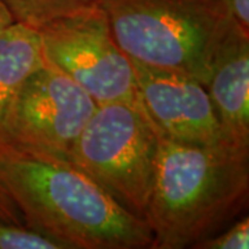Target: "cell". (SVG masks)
<instances>
[{
	"mask_svg": "<svg viewBox=\"0 0 249 249\" xmlns=\"http://www.w3.org/2000/svg\"><path fill=\"white\" fill-rule=\"evenodd\" d=\"M160 133L142 104L97 106L72 147L70 165L144 219L155 180Z\"/></svg>",
	"mask_w": 249,
	"mask_h": 249,
	"instance_id": "obj_4",
	"label": "cell"
},
{
	"mask_svg": "<svg viewBox=\"0 0 249 249\" xmlns=\"http://www.w3.org/2000/svg\"><path fill=\"white\" fill-rule=\"evenodd\" d=\"M0 186L27 227L67 249L152 248L147 222L72 165L7 158L0 160Z\"/></svg>",
	"mask_w": 249,
	"mask_h": 249,
	"instance_id": "obj_2",
	"label": "cell"
},
{
	"mask_svg": "<svg viewBox=\"0 0 249 249\" xmlns=\"http://www.w3.org/2000/svg\"><path fill=\"white\" fill-rule=\"evenodd\" d=\"M0 249H65V245L27 226L0 222Z\"/></svg>",
	"mask_w": 249,
	"mask_h": 249,
	"instance_id": "obj_11",
	"label": "cell"
},
{
	"mask_svg": "<svg viewBox=\"0 0 249 249\" xmlns=\"http://www.w3.org/2000/svg\"><path fill=\"white\" fill-rule=\"evenodd\" d=\"M229 16L244 29L249 31V0H222Z\"/></svg>",
	"mask_w": 249,
	"mask_h": 249,
	"instance_id": "obj_13",
	"label": "cell"
},
{
	"mask_svg": "<svg viewBox=\"0 0 249 249\" xmlns=\"http://www.w3.org/2000/svg\"><path fill=\"white\" fill-rule=\"evenodd\" d=\"M14 24V19L9 13V10L6 9V6L0 1V35L7 29V28Z\"/></svg>",
	"mask_w": 249,
	"mask_h": 249,
	"instance_id": "obj_15",
	"label": "cell"
},
{
	"mask_svg": "<svg viewBox=\"0 0 249 249\" xmlns=\"http://www.w3.org/2000/svg\"><path fill=\"white\" fill-rule=\"evenodd\" d=\"M132 62L140 104L160 136L181 144L223 142L222 127L205 85L186 73Z\"/></svg>",
	"mask_w": 249,
	"mask_h": 249,
	"instance_id": "obj_7",
	"label": "cell"
},
{
	"mask_svg": "<svg viewBox=\"0 0 249 249\" xmlns=\"http://www.w3.org/2000/svg\"><path fill=\"white\" fill-rule=\"evenodd\" d=\"M43 61L85 90L97 106L140 104L132 60L118 46L96 3L37 29Z\"/></svg>",
	"mask_w": 249,
	"mask_h": 249,
	"instance_id": "obj_5",
	"label": "cell"
},
{
	"mask_svg": "<svg viewBox=\"0 0 249 249\" xmlns=\"http://www.w3.org/2000/svg\"><path fill=\"white\" fill-rule=\"evenodd\" d=\"M198 249H248L249 219L245 216L223 234H214L194 245Z\"/></svg>",
	"mask_w": 249,
	"mask_h": 249,
	"instance_id": "obj_12",
	"label": "cell"
},
{
	"mask_svg": "<svg viewBox=\"0 0 249 249\" xmlns=\"http://www.w3.org/2000/svg\"><path fill=\"white\" fill-rule=\"evenodd\" d=\"M205 88L223 142L249 150V31L234 19L216 50Z\"/></svg>",
	"mask_w": 249,
	"mask_h": 249,
	"instance_id": "obj_8",
	"label": "cell"
},
{
	"mask_svg": "<svg viewBox=\"0 0 249 249\" xmlns=\"http://www.w3.org/2000/svg\"><path fill=\"white\" fill-rule=\"evenodd\" d=\"M43 64L37 31L11 24L0 35V160L11 158L4 142V121L27 78Z\"/></svg>",
	"mask_w": 249,
	"mask_h": 249,
	"instance_id": "obj_9",
	"label": "cell"
},
{
	"mask_svg": "<svg viewBox=\"0 0 249 249\" xmlns=\"http://www.w3.org/2000/svg\"><path fill=\"white\" fill-rule=\"evenodd\" d=\"M118 46L133 61L206 85L231 24L222 0H98Z\"/></svg>",
	"mask_w": 249,
	"mask_h": 249,
	"instance_id": "obj_3",
	"label": "cell"
},
{
	"mask_svg": "<svg viewBox=\"0 0 249 249\" xmlns=\"http://www.w3.org/2000/svg\"><path fill=\"white\" fill-rule=\"evenodd\" d=\"M14 22L39 29L54 18L61 17L98 3V0H0Z\"/></svg>",
	"mask_w": 249,
	"mask_h": 249,
	"instance_id": "obj_10",
	"label": "cell"
},
{
	"mask_svg": "<svg viewBox=\"0 0 249 249\" xmlns=\"http://www.w3.org/2000/svg\"><path fill=\"white\" fill-rule=\"evenodd\" d=\"M0 222L11 223V224L22 223V217L18 208L1 186H0Z\"/></svg>",
	"mask_w": 249,
	"mask_h": 249,
	"instance_id": "obj_14",
	"label": "cell"
},
{
	"mask_svg": "<svg viewBox=\"0 0 249 249\" xmlns=\"http://www.w3.org/2000/svg\"><path fill=\"white\" fill-rule=\"evenodd\" d=\"M249 150L224 142L181 144L160 136L144 220L152 248L183 249L212 237L248 205Z\"/></svg>",
	"mask_w": 249,
	"mask_h": 249,
	"instance_id": "obj_1",
	"label": "cell"
},
{
	"mask_svg": "<svg viewBox=\"0 0 249 249\" xmlns=\"http://www.w3.org/2000/svg\"><path fill=\"white\" fill-rule=\"evenodd\" d=\"M96 108L85 90L43 61L18 90L4 121L11 158L70 165L72 147Z\"/></svg>",
	"mask_w": 249,
	"mask_h": 249,
	"instance_id": "obj_6",
	"label": "cell"
}]
</instances>
